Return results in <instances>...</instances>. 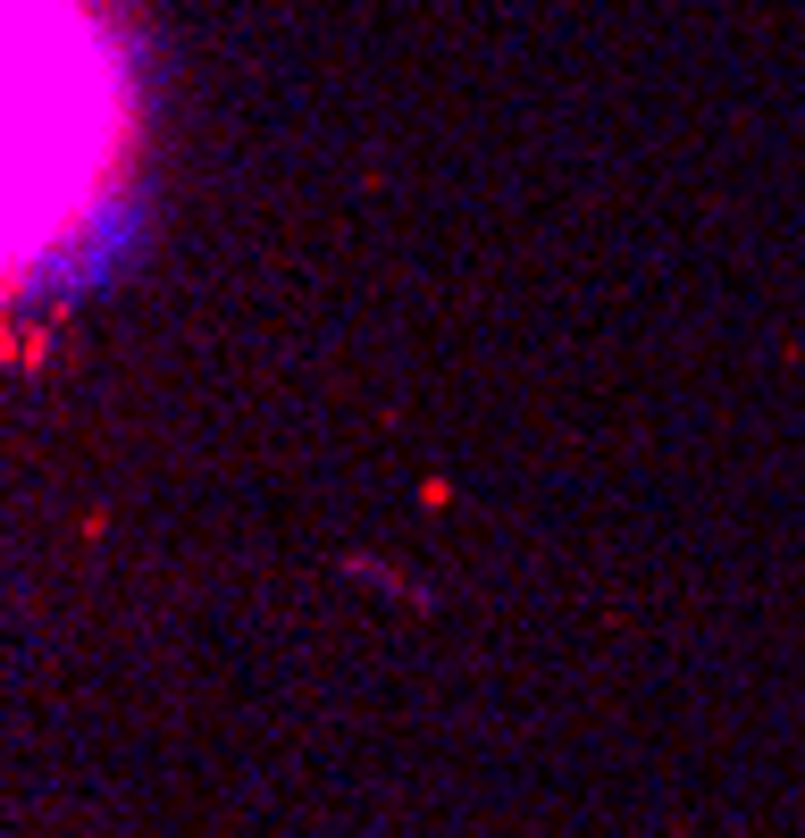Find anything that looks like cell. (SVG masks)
I'll return each instance as SVG.
<instances>
[{
  "label": "cell",
  "instance_id": "1",
  "mask_svg": "<svg viewBox=\"0 0 805 838\" xmlns=\"http://www.w3.org/2000/svg\"><path fill=\"white\" fill-rule=\"evenodd\" d=\"M126 152V76L101 0H0V294L34 277Z\"/></svg>",
  "mask_w": 805,
  "mask_h": 838
}]
</instances>
